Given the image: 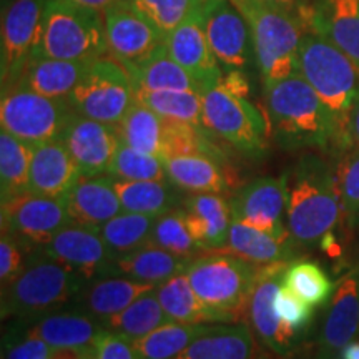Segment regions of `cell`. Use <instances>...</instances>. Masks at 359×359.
<instances>
[{"instance_id": "cell-1", "label": "cell", "mask_w": 359, "mask_h": 359, "mask_svg": "<svg viewBox=\"0 0 359 359\" xmlns=\"http://www.w3.org/2000/svg\"><path fill=\"white\" fill-rule=\"evenodd\" d=\"M269 132L285 150L344 154L339 125L302 74L264 87Z\"/></svg>"}, {"instance_id": "cell-2", "label": "cell", "mask_w": 359, "mask_h": 359, "mask_svg": "<svg viewBox=\"0 0 359 359\" xmlns=\"http://www.w3.org/2000/svg\"><path fill=\"white\" fill-rule=\"evenodd\" d=\"M288 175L286 228L299 248L326 246L331 233L344 218L336 167L321 156L308 154Z\"/></svg>"}, {"instance_id": "cell-3", "label": "cell", "mask_w": 359, "mask_h": 359, "mask_svg": "<svg viewBox=\"0 0 359 359\" xmlns=\"http://www.w3.org/2000/svg\"><path fill=\"white\" fill-rule=\"evenodd\" d=\"M87 281L65 264L35 251L24 271L2 288V318L30 321L74 306Z\"/></svg>"}, {"instance_id": "cell-4", "label": "cell", "mask_w": 359, "mask_h": 359, "mask_svg": "<svg viewBox=\"0 0 359 359\" xmlns=\"http://www.w3.org/2000/svg\"><path fill=\"white\" fill-rule=\"evenodd\" d=\"M248 20L257 67L266 85L299 74V45L306 34L298 13L268 0H233Z\"/></svg>"}, {"instance_id": "cell-5", "label": "cell", "mask_w": 359, "mask_h": 359, "mask_svg": "<svg viewBox=\"0 0 359 359\" xmlns=\"http://www.w3.org/2000/svg\"><path fill=\"white\" fill-rule=\"evenodd\" d=\"M263 266L213 251L208 257L193 258L185 273L215 323H241L246 321L250 294Z\"/></svg>"}, {"instance_id": "cell-6", "label": "cell", "mask_w": 359, "mask_h": 359, "mask_svg": "<svg viewBox=\"0 0 359 359\" xmlns=\"http://www.w3.org/2000/svg\"><path fill=\"white\" fill-rule=\"evenodd\" d=\"M34 53L70 62H92L109 53L102 12L69 0H45Z\"/></svg>"}, {"instance_id": "cell-7", "label": "cell", "mask_w": 359, "mask_h": 359, "mask_svg": "<svg viewBox=\"0 0 359 359\" xmlns=\"http://www.w3.org/2000/svg\"><path fill=\"white\" fill-rule=\"evenodd\" d=\"M298 57L299 74L333 114L348 151V116L359 93V69L333 42L313 32L303 35Z\"/></svg>"}, {"instance_id": "cell-8", "label": "cell", "mask_w": 359, "mask_h": 359, "mask_svg": "<svg viewBox=\"0 0 359 359\" xmlns=\"http://www.w3.org/2000/svg\"><path fill=\"white\" fill-rule=\"evenodd\" d=\"M201 123L205 130L230 143L241 154L255 158L266 154L269 122L248 97L236 95L222 83L203 92Z\"/></svg>"}, {"instance_id": "cell-9", "label": "cell", "mask_w": 359, "mask_h": 359, "mask_svg": "<svg viewBox=\"0 0 359 359\" xmlns=\"http://www.w3.org/2000/svg\"><path fill=\"white\" fill-rule=\"evenodd\" d=\"M67 100L77 115L116 127L137 95L128 70L115 58L102 57L88 62L82 80Z\"/></svg>"}, {"instance_id": "cell-10", "label": "cell", "mask_w": 359, "mask_h": 359, "mask_svg": "<svg viewBox=\"0 0 359 359\" xmlns=\"http://www.w3.org/2000/svg\"><path fill=\"white\" fill-rule=\"evenodd\" d=\"M74 114L67 98L45 97L19 85L2 88V130L34 147L60 140Z\"/></svg>"}, {"instance_id": "cell-11", "label": "cell", "mask_w": 359, "mask_h": 359, "mask_svg": "<svg viewBox=\"0 0 359 359\" xmlns=\"http://www.w3.org/2000/svg\"><path fill=\"white\" fill-rule=\"evenodd\" d=\"M70 223L64 198H50L27 190L2 200V233L27 251L42 250Z\"/></svg>"}, {"instance_id": "cell-12", "label": "cell", "mask_w": 359, "mask_h": 359, "mask_svg": "<svg viewBox=\"0 0 359 359\" xmlns=\"http://www.w3.org/2000/svg\"><path fill=\"white\" fill-rule=\"evenodd\" d=\"M201 19L210 47L223 72L257 65L248 20L233 0H203Z\"/></svg>"}, {"instance_id": "cell-13", "label": "cell", "mask_w": 359, "mask_h": 359, "mask_svg": "<svg viewBox=\"0 0 359 359\" xmlns=\"http://www.w3.org/2000/svg\"><path fill=\"white\" fill-rule=\"evenodd\" d=\"M290 262L264 264L246 306V325L255 338L280 358H288L302 343L303 336L278 316L275 298L281 286V276Z\"/></svg>"}, {"instance_id": "cell-14", "label": "cell", "mask_w": 359, "mask_h": 359, "mask_svg": "<svg viewBox=\"0 0 359 359\" xmlns=\"http://www.w3.org/2000/svg\"><path fill=\"white\" fill-rule=\"evenodd\" d=\"M233 218L281 240H293L283 218L288 208V175L258 178L236 190L230 198Z\"/></svg>"}, {"instance_id": "cell-15", "label": "cell", "mask_w": 359, "mask_h": 359, "mask_svg": "<svg viewBox=\"0 0 359 359\" xmlns=\"http://www.w3.org/2000/svg\"><path fill=\"white\" fill-rule=\"evenodd\" d=\"M37 253L65 264L85 280L111 275L115 264V257L98 226H83L77 223L62 228Z\"/></svg>"}, {"instance_id": "cell-16", "label": "cell", "mask_w": 359, "mask_h": 359, "mask_svg": "<svg viewBox=\"0 0 359 359\" xmlns=\"http://www.w3.org/2000/svg\"><path fill=\"white\" fill-rule=\"evenodd\" d=\"M103 17L109 53L123 67L140 64L165 45V35L135 11L128 0L111 6Z\"/></svg>"}, {"instance_id": "cell-17", "label": "cell", "mask_w": 359, "mask_h": 359, "mask_svg": "<svg viewBox=\"0 0 359 359\" xmlns=\"http://www.w3.org/2000/svg\"><path fill=\"white\" fill-rule=\"evenodd\" d=\"M45 0H13L2 20V88L19 80L39 43Z\"/></svg>"}, {"instance_id": "cell-18", "label": "cell", "mask_w": 359, "mask_h": 359, "mask_svg": "<svg viewBox=\"0 0 359 359\" xmlns=\"http://www.w3.org/2000/svg\"><path fill=\"white\" fill-rule=\"evenodd\" d=\"M359 336V263L344 273L327 302L318 338L316 356L339 358L346 344Z\"/></svg>"}, {"instance_id": "cell-19", "label": "cell", "mask_w": 359, "mask_h": 359, "mask_svg": "<svg viewBox=\"0 0 359 359\" xmlns=\"http://www.w3.org/2000/svg\"><path fill=\"white\" fill-rule=\"evenodd\" d=\"M298 17L306 32L333 42L359 69V0H306Z\"/></svg>"}, {"instance_id": "cell-20", "label": "cell", "mask_w": 359, "mask_h": 359, "mask_svg": "<svg viewBox=\"0 0 359 359\" xmlns=\"http://www.w3.org/2000/svg\"><path fill=\"white\" fill-rule=\"evenodd\" d=\"M60 142L79 165L82 175H109L111 160L122 140L115 125L74 114Z\"/></svg>"}, {"instance_id": "cell-21", "label": "cell", "mask_w": 359, "mask_h": 359, "mask_svg": "<svg viewBox=\"0 0 359 359\" xmlns=\"http://www.w3.org/2000/svg\"><path fill=\"white\" fill-rule=\"evenodd\" d=\"M165 47L173 60L198 82L203 92L222 79L223 69L206 39L201 7L165 37Z\"/></svg>"}, {"instance_id": "cell-22", "label": "cell", "mask_w": 359, "mask_h": 359, "mask_svg": "<svg viewBox=\"0 0 359 359\" xmlns=\"http://www.w3.org/2000/svg\"><path fill=\"white\" fill-rule=\"evenodd\" d=\"M22 333L45 341L52 349L55 348H92L105 327L90 314L82 311L48 313L30 321H15Z\"/></svg>"}, {"instance_id": "cell-23", "label": "cell", "mask_w": 359, "mask_h": 359, "mask_svg": "<svg viewBox=\"0 0 359 359\" xmlns=\"http://www.w3.org/2000/svg\"><path fill=\"white\" fill-rule=\"evenodd\" d=\"M155 288L156 286L150 283L137 281L122 275L98 276L85 283L75 298L74 308L103 323Z\"/></svg>"}, {"instance_id": "cell-24", "label": "cell", "mask_w": 359, "mask_h": 359, "mask_svg": "<svg viewBox=\"0 0 359 359\" xmlns=\"http://www.w3.org/2000/svg\"><path fill=\"white\" fill-rule=\"evenodd\" d=\"M64 201L72 223L83 226H102L123 212L110 175H82Z\"/></svg>"}, {"instance_id": "cell-25", "label": "cell", "mask_w": 359, "mask_h": 359, "mask_svg": "<svg viewBox=\"0 0 359 359\" xmlns=\"http://www.w3.org/2000/svg\"><path fill=\"white\" fill-rule=\"evenodd\" d=\"M80 177L79 165L60 140L40 143L34 148L29 191L50 198H65Z\"/></svg>"}, {"instance_id": "cell-26", "label": "cell", "mask_w": 359, "mask_h": 359, "mask_svg": "<svg viewBox=\"0 0 359 359\" xmlns=\"http://www.w3.org/2000/svg\"><path fill=\"white\" fill-rule=\"evenodd\" d=\"M188 230L200 250L218 251L226 245L233 222L230 201L215 193H198L183 200Z\"/></svg>"}, {"instance_id": "cell-27", "label": "cell", "mask_w": 359, "mask_h": 359, "mask_svg": "<svg viewBox=\"0 0 359 359\" xmlns=\"http://www.w3.org/2000/svg\"><path fill=\"white\" fill-rule=\"evenodd\" d=\"M88 62H70L32 53L13 85L29 88L40 95L67 98L82 80ZM12 87V85H11Z\"/></svg>"}, {"instance_id": "cell-28", "label": "cell", "mask_w": 359, "mask_h": 359, "mask_svg": "<svg viewBox=\"0 0 359 359\" xmlns=\"http://www.w3.org/2000/svg\"><path fill=\"white\" fill-rule=\"evenodd\" d=\"M215 253H228L257 264L291 262L296 255L293 240H281L233 218L226 245Z\"/></svg>"}, {"instance_id": "cell-29", "label": "cell", "mask_w": 359, "mask_h": 359, "mask_svg": "<svg viewBox=\"0 0 359 359\" xmlns=\"http://www.w3.org/2000/svg\"><path fill=\"white\" fill-rule=\"evenodd\" d=\"M255 334L248 325H212L177 359H255Z\"/></svg>"}, {"instance_id": "cell-30", "label": "cell", "mask_w": 359, "mask_h": 359, "mask_svg": "<svg viewBox=\"0 0 359 359\" xmlns=\"http://www.w3.org/2000/svg\"><path fill=\"white\" fill-rule=\"evenodd\" d=\"M191 259L193 257H180L154 243H148L133 253L116 258L111 275L128 276L158 286L180 273H185Z\"/></svg>"}, {"instance_id": "cell-31", "label": "cell", "mask_w": 359, "mask_h": 359, "mask_svg": "<svg viewBox=\"0 0 359 359\" xmlns=\"http://www.w3.org/2000/svg\"><path fill=\"white\" fill-rule=\"evenodd\" d=\"M167 178L180 191L215 193L223 195L228 190L224 173L219 170L217 160L208 155H177L163 160Z\"/></svg>"}, {"instance_id": "cell-32", "label": "cell", "mask_w": 359, "mask_h": 359, "mask_svg": "<svg viewBox=\"0 0 359 359\" xmlns=\"http://www.w3.org/2000/svg\"><path fill=\"white\" fill-rule=\"evenodd\" d=\"M130 77L133 80L135 90H150V92H160V90H203L183 69L178 62H175L170 55L167 47H160L150 57L142 60L140 64L125 67Z\"/></svg>"}, {"instance_id": "cell-33", "label": "cell", "mask_w": 359, "mask_h": 359, "mask_svg": "<svg viewBox=\"0 0 359 359\" xmlns=\"http://www.w3.org/2000/svg\"><path fill=\"white\" fill-rule=\"evenodd\" d=\"M111 182H114L120 203L123 206V212L160 217L170 210H175V205L180 201L178 188L168 180L165 182H158V180L132 182V180L111 178Z\"/></svg>"}, {"instance_id": "cell-34", "label": "cell", "mask_w": 359, "mask_h": 359, "mask_svg": "<svg viewBox=\"0 0 359 359\" xmlns=\"http://www.w3.org/2000/svg\"><path fill=\"white\" fill-rule=\"evenodd\" d=\"M212 325L201 323H175L168 321L150 334L135 339L140 359H177L198 336L210 330Z\"/></svg>"}, {"instance_id": "cell-35", "label": "cell", "mask_w": 359, "mask_h": 359, "mask_svg": "<svg viewBox=\"0 0 359 359\" xmlns=\"http://www.w3.org/2000/svg\"><path fill=\"white\" fill-rule=\"evenodd\" d=\"M116 130L125 145L160 158L163 155V118L140 100L133 102L122 122L116 125Z\"/></svg>"}, {"instance_id": "cell-36", "label": "cell", "mask_w": 359, "mask_h": 359, "mask_svg": "<svg viewBox=\"0 0 359 359\" xmlns=\"http://www.w3.org/2000/svg\"><path fill=\"white\" fill-rule=\"evenodd\" d=\"M156 218L151 215L122 212L98 226V230L116 259L150 243Z\"/></svg>"}, {"instance_id": "cell-37", "label": "cell", "mask_w": 359, "mask_h": 359, "mask_svg": "<svg viewBox=\"0 0 359 359\" xmlns=\"http://www.w3.org/2000/svg\"><path fill=\"white\" fill-rule=\"evenodd\" d=\"M135 95L163 120L203 127V93L198 90H135Z\"/></svg>"}, {"instance_id": "cell-38", "label": "cell", "mask_w": 359, "mask_h": 359, "mask_svg": "<svg viewBox=\"0 0 359 359\" xmlns=\"http://www.w3.org/2000/svg\"><path fill=\"white\" fill-rule=\"evenodd\" d=\"M156 296L170 321L175 323H215L213 314L201 303L188 281L187 273L170 278L156 286Z\"/></svg>"}, {"instance_id": "cell-39", "label": "cell", "mask_w": 359, "mask_h": 359, "mask_svg": "<svg viewBox=\"0 0 359 359\" xmlns=\"http://www.w3.org/2000/svg\"><path fill=\"white\" fill-rule=\"evenodd\" d=\"M168 321V316L165 314L163 308H161L155 288L140 296L138 299H135L123 311L103 321L102 326L105 330L123 334L135 341L150 334L151 331H155L156 327H160Z\"/></svg>"}, {"instance_id": "cell-40", "label": "cell", "mask_w": 359, "mask_h": 359, "mask_svg": "<svg viewBox=\"0 0 359 359\" xmlns=\"http://www.w3.org/2000/svg\"><path fill=\"white\" fill-rule=\"evenodd\" d=\"M34 145L19 140L12 133L2 130L0 133V185L2 200L29 190L30 163H32Z\"/></svg>"}, {"instance_id": "cell-41", "label": "cell", "mask_w": 359, "mask_h": 359, "mask_svg": "<svg viewBox=\"0 0 359 359\" xmlns=\"http://www.w3.org/2000/svg\"><path fill=\"white\" fill-rule=\"evenodd\" d=\"M281 283L313 308L330 302L336 288L325 269L314 262L290 263L283 273Z\"/></svg>"}, {"instance_id": "cell-42", "label": "cell", "mask_w": 359, "mask_h": 359, "mask_svg": "<svg viewBox=\"0 0 359 359\" xmlns=\"http://www.w3.org/2000/svg\"><path fill=\"white\" fill-rule=\"evenodd\" d=\"M109 175L111 178L132 180V182H140V180L165 182L168 180L165 163L160 156L143 154V151L125 145L123 142H120L118 150L111 160Z\"/></svg>"}, {"instance_id": "cell-43", "label": "cell", "mask_w": 359, "mask_h": 359, "mask_svg": "<svg viewBox=\"0 0 359 359\" xmlns=\"http://www.w3.org/2000/svg\"><path fill=\"white\" fill-rule=\"evenodd\" d=\"M150 243L172 251L180 257H193L200 250L198 243L188 230L183 208H175L156 218Z\"/></svg>"}, {"instance_id": "cell-44", "label": "cell", "mask_w": 359, "mask_h": 359, "mask_svg": "<svg viewBox=\"0 0 359 359\" xmlns=\"http://www.w3.org/2000/svg\"><path fill=\"white\" fill-rule=\"evenodd\" d=\"M128 2L167 37L172 30L200 11L203 0H128Z\"/></svg>"}, {"instance_id": "cell-45", "label": "cell", "mask_w": 359, "mask_h": 359, "mask_svg": "<svg viewBox=\"0 0 359 359\" xmlns=\"http://www.w3.org/2000/svg\"><path fill=\"white\" fill-rule=\"evenodd\" d=\"M341 205L349 228L359 226V148H349L339 155L336 165Z\"/></svg>"}, {"instance_id": "cell-46", "label": "cell", "mask_w": 359, "mask_h": 359, "mask_svg": "<svg viewBox=\"0 0 359 359\" xmlns=\"http://www.w3.org/2000/svg\"><path fill=\"white\" fill-rule=\"evenodd\" d=\"M275 308L278 316L288 325L291 330L302 336L306 334L308 327L311 326L313 321V306L304 303L302 298H298L293 291L286 288L281 283L275 298Z\"/></svg>"}, {"instance_id": "cell-47", "label": "cell", "mask_w": 359, "mask_h": 359, "mask_svg": "<svg viewBox=\"0 0 359 359\" xmlns=\"http://www.w3.org/2000/svg\"><path fill=\"white\" fill-rule=\"evenodd\" d=\"M52 348L34 336L22 333L17 326H11L4 336L2 359H47Z\"/></svg>"}, {"instance_id": "cell-48", "label": "cell", "mask_w": 359, "mask_h": 359, "mask_svg": "<svg viewBox=\"0 0 359 359\" xmlns=\"http://www.w3.org/2000/svg\"><path fill=\"white\" fill-rule=\"evenodd\" d=\"M92 359H140L133 339L103 330L92 348Z\"/></svg>"}, {"instance_id": "cell-49", "label": "cell", "mask_w": 359, "mask_h": 359, "mask_svg": "<svg viewBox=\"0 0 359 359\" xmlns=\"http://www.w3.org/2000/svg\"><path fill=\"white\" fill-rule=\"evenodd\" d=\"M25 251L27 250L22 248L15 240L2 233V240H0V283H2V288L11 285L24 271L27 259H29L25 258Z\"/></svg>"}, {"instance_id": "cell-50", "label": "cell", "mask_w": 359, "mask_h": 359, "mask_svg": "<svg viewBox=\"0 0 359 359\" xmlns=\"http://www.w3.org/2000/svg\"><path fill=\"white\" fill-rule=\"evenodd\" d=\"M346 135H348V147L359 148V93L356 100L353 103L351 111H349Z\"/></svg>"}, {"instance_id": "cell-51", "label": "cell", "mask_w": 359, "mask_h": 359, "mask_svg": "<svg viewBox=\"0 0 359 359\" xmlns=\"http://www.w3.org/2000/svg\"><path fill=\"white\" fill-rule=\"evenodd\" d=\"M92 348H55L47 359H92Z\"/></svg>"}, {"instance_id": "cell-52", "label": "cell", "mask_w": 359, "mask_h": 359, "mask_svg": "<svg viewBox=\"0 0 359 359\" xmlns=\"http://www.w3.org/2000/svg\"><path fill=\"white\" fill-rule=\"evenodd\" d=\"M69 2L79 4V6H82V7L92 8V11L103 13L105 11H109L111 6H115V4L122 2V0H69Z\"/></svg>"}, {"instance_id": "cell-53", "label": "cell", "mask_w": 359, "mask_h": 359, "mask_svg": "<svg viewBox=\"0 0 359 359\" xmlns=\"http://www.w3.org/2000/svg\"><path fill=\"white\" fill-rule=\"evenodd\" d=\"M268 2L275 4V6L281 7V8H286V11H290V12L298 13L299 7H302L306 0H268Z\"/></svg>"}, {"instance_id": "cell-54", "label": "cell", "mask_w": 359, "mask_h": 359, "mask_svg": "<svg viewBox=\"0 0 359 359\" xmlns=\"http://www.w3.org/2000/svg\"><path fill=\"white\" fill-rule=\"evenodd\" d=\"M339 359H359V341L354 339L346 344L339 353Z\"/></svg>"}, {"instance_id": "cell-55", "label": "cell", "mask_w": 359, "mask_h": 359, "mask_svg": "<svg viewBox=\"0 0 359 359\" xmlns=\"http://www.w3.org/2000/svg\"><path fill=\"white\" fill-rule=\"evenodd\" d=\"M255 359H269V358L266 356V354H263V353H258V354H257V358H255Z\"/></svg>"}, {"instance_id": "cell-56", "label": "cell", "mask_w": 359, "mask_h": 359, "mask_svg": "<svg viewBox=\"0 0 359 359\" xmlns=\"http://www.w3.org/2000/svg\"><path fill=\"white\" fill-rule=\"evenodd\" d=\"M314 359H339V358H321V356H314Z\"/></svg>"}]
</instances>
